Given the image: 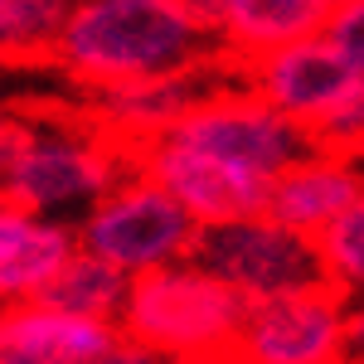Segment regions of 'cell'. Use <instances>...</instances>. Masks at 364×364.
Masks as SVG:
<instances>
[{"label":"cell","mask_w":364,"mask_h":364,"mask_svg":"<svg viewBox=\"0 0 364 364\" xmlns=\"http://www.w3.org/2000/svg\"><path fill=\"white\" fill-rule=\"evenodd\" d=\"M132 166L146 170L156 185H166L204 228L267 214L272 180L228 166V161L209 156V151H195V146H185V141H175V136H156V141L132 146Z\"/></svg>","instance_id":"obj_9"},{"label":"cell","mask_w":364,"mask_h":364,"mask_svg":"<svg viewBox=\"0 0 364 364\" xmlns=\"http://www.w3.org/2000/svg\"><path fill=\"white\" fill-rule=\"evenodd\" d=\"M228 364H355L350 296L321 282L272 301H252Z\"/></svg>","instance_id":"obj_7"},{"label":"cell","mask_w":364,"mask_h":364,"mask_svg":"<svg viewBox=\"0 0 364 364\" xmlns=\"http://www.w3.org/2000/svg\"><path fill=\"white\" fill-rule=\"evenodd\" d=\"M132 170L127 146L112 141L92 117H58L44 112L5 117L0 132V180H5V204H20L34 214H78L83 219L97 199L112 190Z\"/></svg>","instance_id":"obj_2"},{"label":"cell","mask_w":364,"mask_h":364,"mask_svg":"<svg viewBox=\"0 0 364 364\" xmlns=\"http://www.w3.org/2000/svg\"><path fill=\"white\" fill-rule=\"evenodd\" d=\"M224 49L190 0H78L54 68L78 87H122L219 63Z\"/></svg>","instance_id":"obj_1"},{"label":"cell","mask_w":364,"mask_h":364,"mask_svg":"<svg viewBox=\"0 0 364 364\" xmlns=\"http://www.w3.org/2000/svg\"><path fill=\"white\" fill-rule=\"evenodd\" d=\"M350 360L364 364V301H350Z\"/></svg>","instance_id":"obj_19"},{"label":"cell","mask_w":364,"mask_h":364,"mask_svg":"<svg viewBox=\"0 0 364 364\" xmlns=\"http://www.w3.org/2000/svg\"><path fill=\"white\" fill-rule=\"evenodd\" d=\"M117 340V321L73 316L49 301H20L0 316V364H87Z\"/></svg>","instance_id":"obj_11"},{"label":"cell","mask_w":364,"mask_h":364,"mask_svg":"<svg viewBox=\"0 0 364 364\" xmlns=\"http://www.w3.org/2000/svg\"><path fill=\"white\" fill-rule=\"evenodd\" d=\"M161 136H175L185 146H195V151H209V156H219L238 170H252L262 180H277L287 166H296L301 156L316 151V136L301 122H291L272 102H262L238 78L214 87L209 97H199Z\"/></svg>","instance_id":"obj_5"},{"label":"cell","mask_w":364,"mask_h":364,"mask_svg":"<svg viewBox=\"0 0 364 364\" xmlns=\"http://www.w3.org/2000/svg\"><path fill=\"white\" fill-rule=\"evenodd\" d=\"M321 34H326L340 54L364 73V0H345V5H336V10L326 15V29H321Z\"/></svg>","instance_id":"obj_17"},{"label":"cell","mask_w":364,"mask_h":364,"mask_svg":"<svg viewBox=\"0 0 364 364\" xmlns=\"http://www.w3.org/2000/svg\"><path fill=\"white\" fill-rule=\"evenodd\" d=\"M195 257L219 277L243 291L248 301H272L287 291H306L326 282L316 238L277 224L272 214H252L233 224H209L199 233Z\"/></svg>","instance_id":"obj_6"},{"label":"cell","mask_w":364,"mask_h":364,"mask_svg":"<svg viewBox=\"0 0 364 364\" xmlns=\"http://www.w3.org/2000/svg\"><path fill=\"white\" fill-rule=\"evenodd\" d=\"M224 63L233 68V78L243 87H252L262 102H272L291 122H301L306 132H316L331 112H340L364 83V73L326 34H306V39L282 44L272 54L243 58V63L224 58Z\"/></svg>","instance_id":"obj_8"},{"label":"cell","mask_w":364,"mask_h":364,"mask_svg":"<svg viewBox=\"0 0 364 364\" xmlns=\"http://www.w3.org/2000/svg\"><path fill=\"white\" fill-rule=\"evenodd\" d=\"M248 296L233 291L199 257L156 267L132 277V296L122 306V336L166 355V360H228L238 331L248 321Z\"/></svg>","instance_id":"obj_3"},{"label":"cell","mask_w":364,"mask_h":364,"mask_svg":"<svg viewBox=\"0 0 364 364\" xmlns=\"http://www.w3.org/2000/svg\"><path fill=\"white\" fill-rule=\"evenodd\" d=\"M132 296V277L92 257V252H73V262L49 282V291L39 301H49L58 311H73V316H92V321H122V306Z\"/></svg>","instance_id":"obj_14"},{"label":"cell","mask_w":364,"mask_h":364,"mask_svg":"<svg viewBox=\"0 0 364 364\" xmlns=\"http://www.w3.org/2000/svg\"><path fill=\"white\" fill-rule=\"evenodd\" d=\"M190 5L214 29L224 58H233V63L272 54V49L296 44L306 34H321L326 15H331L316 0H190Z\"/></svg>","instance_id":"obj_13"},{"label":"cell","mask_w":364,"mask_h":364,"mask_svg":"<svg viewBox=\"0 0 364 364\" xmlns=\"http://www.w3.org/2000/svg\"><path fill=\"white\" fill-rule=\"evenodd\" d=\"M316 252L331 287H340L345 296H364V199L316 233Z\"/></svg>","instance_id":"obj_16"},{"label":"cell","mask_w":364,"mask_h":364,"mask_svg":"<svg viewBox=\"0 0 364 364\" xmlns=\"http://www.w3.org/2000/svg\"><path fill=\"white\" fill-rule=\"evenodd\" d=\"M78 0H0V49L10 68L54 63L58 34Z\"/></svg>","instance_id":"obj_15"},{"label":"cell","mask_w":364,"mask_h":364,"mask_svg":"<svg viewBox=\"0 0 364 364\" xmlns=\"http://www.w3.org/2000/svg\"><path fill=\"white\" fill-rule=\"evenodd\" d=\"M316 5H326V10H336V5H345V0H316Z\"/></svg>","instance_id":"obj_21"},{"label":"cell","mask_w":364,"mask_h":364,"mask_svg":"<svg viewBox=\"0 0 364 364\" xmlns=\"http://www.w3.org/2000/svg\"><path fill=\"white\" fill-rule=\"evenodd\" d=\"M166 355H156V350H146V345H136L132 336H122L117 345H107L97 360H87V364H161Z\"/></svg>","instance_id":"obj_18"},{"label":"cell","mask_w":364,"mask_h":364,"mask_svg":"<svg viewBox=\"0 0 364 364\" xmlns=\"http://www.w3.org/2000/svg\"><path fill=\"white\" fill-rule=\"evenodd\" d=\"M364 199V161L355 156H340L316 146L311 156H301L296 166H287L272 180V195H267V214L277 224L296 228L316 238L321 228H331L350 209Z\"/></svg>","instance_id":"obj_10"},{"label":"cell","mask_w":364,"mask_h":364,"mask_svg":"<svg viewBox=\"0 0 364 364\" xmlns=\"http://www.w3.org/2000/svg\"><path fill=\"white\" fill-rule=\"evenodd\" d=\"M161 364H228V360H161Z\"/></svg>","instance_id":"obj_20"},{"label":"cell","mask_w":364,"mask_h":364,"mask_svg":"<svg viewBox=\"0 0 364 364\" xmlns=\"http://www.w3.org/2000/svg\"><path fill=\"white\" fill-rule=\"evenodd\" d=\"M78 248H83L78 224L5 204L0 209V296H5V306L39 301Z\"/></svg>","instance_id":"obj_12"},{"label":"cell","mask_w":364,"mask_h":364,"mask_svg":"<svg viewBox=\"0 0 364 364\" xmlns=\"http://www.w3.org/2000/svg\"><path fill=\"white\" fill-rule=\"evenodd\" d=\"M199 233H204V224L170 195L166 185H156L136 166L78 219L83 252L122 267L127 277H146L156 267L195 257Z\"/></svg>","instance_id":"obj_4"}]
</instances>
